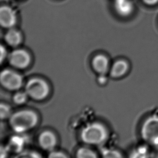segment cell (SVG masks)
<instances>
[{
	"label": "cell",
	"mask_w": 158,
	"mask_h": 158,
	"mask_svg": "<svg viewBox=\"0 0 158 158\" xmlns=\"http://www.w3.org/2000/svg\"><path fill=\"white\" fill-rule=\"evenodd\" d=\"M92 66L97 73L105 74L108 70L109 61L104 56L97 55L92 60Z\"/></svg>",
	"instance_id": "cell-12"
},
{
	"label": "cell",
	"mask_w": 158,
	"mask_h": 158,
	"mask_svg": "<svg viewBox=\"0 0 158 158\" xmlns=\"http://www.w3.org/2000/svg\"><path fill=\"white\" fill-rule=\"evenodd\" d=\"M117 152H105L104 153V156L105 157H118V156H117Z\"/></svg>",
	"instance_id": "cell-18"
},
{
	"label": "cell",
	"mask_w": 158,
	"mask_h": 158,
	"mask_svg": "<svg viewBox=\"0 0 158 158\" xmlns=\"http://www.w3.org/2000/svg\"><path fill=\"white\" fill-rule=\"evenodd\" d=\"M143 128V137L148 141L158 143V119H152L146 122Z\"/></svg>",
	"instance_id": "cell-8"
},
{
	"label": "cell",
	"mask_w": 158,
	"mask_h": 158,
	"mask_svg": "<svg viewBox=\"0 0 158 158\" xmlns=\"http://www.w3.org/2000/svg\"><path fill=\"white\" fill-rule=\"evenodd\" d=\"M55 135L50 131L42 133L39 137V143L43 149L51 151L56 144Z\"/></svg>",
	"instance_id": "cell-9"
},
{
	"label": "cell",
	"mask_w": 158,
	"mask_h": 158,
	"mask_svg": "<svg viewBox=\"0 0 158 158\" xmlns=\"http://www.w3.org/2000/svg\"><path fill=\"white\" fill-rule=\"evenodd\" d=\"M0 81L2 86L9 90H18L22 84L21 76L10 70L2 71L0 76Z\"/></svg>",
	"instance_id": "cell-4"
},
{
	"label": "cell",
	"mask_w": 158,
	"mask_h": 158,
	"mask_svg": "<svg viewBox=\"0 0 158 158\" xmlns=\"http://www.w3.org/2000/svg\"><path fill=\"white\" fill-rule=\"evenodd\" d=\"M4 40L9 45L16 47L21 43L22 36L19 30L11 28L5 34Z\"/></svg>",
	"instance_id": "cell-10"
},
{
	"label": "cell",
	"mask_w": 158,
	"mask_h": 158,
	"mask_svg": "<svg viewBox=\"0 0 158 158\" xmlns=\"http://www.w3.org/2000/svg\"><path fill=\"white\" fill-rule=\"evenodd\" d=\"M38 122L36 114L30 110L19 111L10 117L11 128L18 133L24 132L36 126Z\"/></svg>",
	"instance_id": "cell-1"
},
{
	"label": "cell",
	"mask_w": 158,
	"mask_h": 158,
	"mask_svg": "<svg viewBox=\"0 0 158 158\" xmlns=\"http://www.w3.org/2000/svg\"><path fill=\"white\" fill-rule=\"evenodd\" d=\"M114 6L118 14L124 17L132 15L135 9L132 0H114Z\"/></svg>",
	"instance_id": "cell-7"
},
{
	"label": "cell",
	"mask_w": 158,
	"mask_h": 158,
	"mask_svg": "<svg viewBox=\"0 0 158 158\" xmlns=\"http://www.w3.org/2000/svg\"><path fill=\"white\" fill-rule=\"evenodd\" d=\"M11 110L9 106L5 104L0 106V116L1 119H5L10 115Z\"/></svg>",
	"instance_id": "cell-15"
},
{
	"label": "cell",
	"mask_w": 158,
	"mask_h": 158,
	"mask_svg": "<svg viewBox=\"0 0 158 158\" xmlns=\"http://www.w3.org/2000/svg\"><path fill=\"white\" fill-rule=\"evenodd\" d=\"M1 61L2 62V60H4V58L6 57V50L5 49L3 45L1 46Z\"/></svg>",
	"instance_id": "cell-20"
},
{
	"label": "cell",
	"mask_w": 158,
	"mask_h": 158,
	"mask_svg": "<svg viewBox=\"0 0 158 158\" xmlns=\"http://www.w3.org/2000/svg\"><path fill=\"white\" fill-rule=\"evenodd\" d=\"M17 15L15 10L8 6H2L0 9V24L3 28L11 29L17 23Z\"/></svg>",
	"instance_id": "cell-6"
},
{
	"label": "cell",
	"mask_w": 158,
	"mask_h": 158,
	"mask_svg": "<svg viewBox=\"0 0 158 158\" xmlns=\"http://www.w3.org/2000/svg\"><path fill=\"white\" fill-rule=\"evenodd\" d=\"M50 158H65L66 157L63 153L60 152H52L49 156Z\"/></svg>",
	"instance_id": "cell-17"
},
{
	"label": "cell",
	"mask_w": 158,
	"mask_h": 158,
	"mask_svg": "<svg viewBox=\"0 0 158 158\" xmlns=\"http://www.w3.org/2000/svg\"><path fill=\"white\" fill-rule=\"evenodd\" d=\"M107 137L106 129L97 123L88 125L81 133L83 141L91 145H98L105 141Z\"/></svg>",
	"instance_id": "cell-2"
},
{
	"label": "cell",
	"mask_w": 158,
	"mask_h": 158,
	"mask_svg": "<svg viewBox=\"0 0 158 158\" xmlns=\"http://www.w3.org/2000/svg\"><path fill=\"white\" fill-rule=\"evenodd\" d=\"M129 66L126 61L119 60L115 62L112 67L110 75L113 78H119L126 74L128 71Z\"/></svg>",
	"instance_id": "cell-11"
},
{
	"label": "cell",
	"mask_w": 158,
	"mask_h": 158,
	"mask_svg": "<svg viewBox=\"0 0 158 158\" xmlns=\"http://www.w3.org/2000/svg\"><path fill=\"white\" fill-rule=\"evenodd\" d=\"M143 4L148 6H154L158 5V0H141Z\"/></svg>",
	"instance_id": "cell-16"
},
{
	"label": "cell",
	"mask_w": 158,
	"mask_h": 158,
	"mask_svg": "<svg viewBox=\"0 0 158 158\" xmlns=\"http://www.w3.org/2000/svg\"><path fill=\"white\" fill-rule=\"evenodd\" d=\"M98 81L99 83L101 84H104L106 81V78L104 74H101V76H99L98 78Z\"/></svg>",
	"instance_id": "cell-19"
},
{
	"label": "cell",
	"mask_w": 158,
	"mask_h": 158,
	"mask_svg": "<svg viewBox=\"0 0 158 158\" xmlns=\"http://www.w3.org/2000/svg\"><path fill=\"white\" fill-rule=\"evenodd\" d=\"M8 60L11 65L15 68H26L30 63V56L24 50H15L9 54Z\"/></svg>",
	"instance_id": "cell-5"
},
{
	"label": "cell",
	"mask_w": 158,
	"mask_h": 158,
	"mask_svg": "<svg viewBox=\"0 0 158 158\" xmlns=\"http://www.w3.org/2000/svg\"><path fill=\"white\" fill-rule=\"evenodd\" d=\"M77 157L79 158H96L94 152L86 148H81L77 153Z\"/></svg>",
	"instance_id": "cell-13"
},
{
	"label": "cell",
	"mask_w": 158,
	"mask_h": 158,
	"mask_svg": "<svg viewBox=\"0 0 158 158\" xmlns=\"http://www.w3.org/2000/svg\"><path fill=\"white\" fill-rule=\"evenodd\" d=\"M49 88L47 83L42 79L33 78L28 81L26 92L28 96L35 100H42L47 96Z\"/></svg>",
	"instance_id": "cell-3"
},
{
	"label": "cell",
	"mask_w": 158,
	"mask_h": 158,
	"mask_svg": "<svg viewBox=\"0 0 158 158\" xmlns=\"http://www.w3.org/2000/svg\"><path fill=\"white\" fill-rule=\"evenodd\" d=\"M28 94L26 92H17L13 97V101L16 104H22L27 100Z\"/></svg>",
	"instance_id": "cell-14"
}]
</instances>
